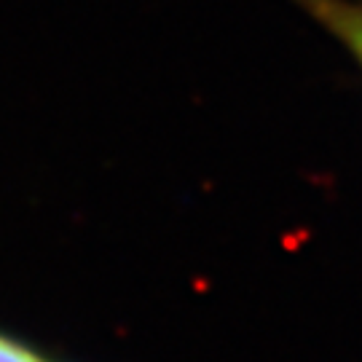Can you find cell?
Listing matches in <instances>:
<instances>
[{"instance_id":"obj_3","label":"cell","mask_w":362,"mask_h":362,"mask_svg":"<svg viewBox=\"0 0 362 362\" xmlns=\"http://www.w3.org/2000/svg\"><path fill=\"white\" fill-rule=\"evenodd\" d=\"M52 362H54V360H52Z\"/></svg>"},{"instance_id":"obj_1","label":"cell","mask_w":362,"mask_h":362,"mask_svg":"<svg viewBox=\"0 0 362 362\" xmlns=\"http://www.w3.org/2000/svg\"><path fill=\"white\" fill-rule=\"evenodd\" d=\"M306 6L322 22H327V27L362 62V6L344 3V0H306Z\"/></svg>"},{"instance_id":"obj_2","label":"cell","mask_w":362,"mask_h":362,"mask_svg":"<svg viewBox=\"0 0 362 362\" xmlns=\"http://www.w3.org/2000/svg\"><path fill=\"white\" fill-rule=\"evenodd\" d=\"M0 362H52L40 354L30 341L13 336L8 330H0Z\"/></svg>"}]
</instances>
